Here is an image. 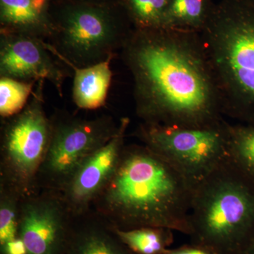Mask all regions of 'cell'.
Listing matches in <instances>:
<instances>
[{
    "instance_id": "5",
    "label": "cell",
    "mask_w": 254,
    "mask_h": 254,
    "mask_svg": "<svg viewBox=\"0 0 254 254\" xmlns=\"http://www.w3.org/2000/svg\"><path fill=\"white\" fill-rule=\"evenodd\" d=\"M44 83H36L24 109L6 119L1 133V184L21 198L35 191L51 138L52 120L44 109Z\"/></svg>"
},
{
    "instance_id": "19",
    "label": "cell",
    "mask_w": 254,
    "mask_h": 254,
    "mask_svg": "<svg viewBox=\"0 0 254 254\" xmlns=\"http://www.w3.org/2000/svg\"><path fill=\"white\" fill-rule=\"evenodd\" d=\"M204 0H170L161 28L195 26L203 21Z\"/></svg>"
},
{
    "instance_id": "18",
    "label": "cell",
    "mask_w": 254,
    "mask_h": 254,
    "mask_svg": "<svg viewBox=\"0 0 254 254\" xmlns=\"http://www.w3.org/2000/svg\"><path fill=\"white\" fill-rule=\"evenodd\" d=\"M21 197L12 189L0 187V245L18 237Z\"/></svg>"
},
{
    "instance_id": "8",
    "label": "cell",
    "mask_w": 254,
    "mask_h": 254,
    "mask_svg": "<svg viewBox=\"0 0 254 254\" xmlns=\"http://www.w3.org/2000/svg\"><path fill=\"white\" fill-rule=\"evenodd\" d=\"M52 125L49 148L37 176L35 191L41 189L60 192L80 165L111 139L119 127L107 116L55 119Z\"/></svg>"
},
{
    "instance_id": "1",
    "label": "cell",
    "mask_w": 254,
    "mask_h": 254,
    "mask_svg": "<svg viewBox=\"0 0 254 254\" xmlns=\"http://www.w3.org/2000/svg\"><path fill=\"white\" fill-rule=\"evenodd\" d=\"M121 50L133 75L137 114L144 123L203 127L221 123V104L193 47L157 28L138 29Z\"/></svg>"
},
{
    "instance_id": "14",
    "label": "cell",
    "mask_w": 254,
    "mask_h": 254,
    "mask_svg": "<svg viewBox=\"0 0 254 254\" xmlns=\"http://www.w3.org/2000/svg\"><path fill=\"white\" fill-rule=\"evenodd\" d=\"M46 48L73 71L72 98L73 103L83 110H96L104 106L111 85L110 64L115 56L91 66L79 67L66 60L48 42Z\"/></svg>"
},
{
    "instance_id": "12",
    "label": "cell",
    "mask_w": 254,
    "mask_h": 254,
    "mask_svg": "<svg viewBox=\"0 0 254 254\" xmlns=\"http://www.w3.org/2000/svg\"><path fill=\"white\" fill-rule=\"evenodd\" d=\"M85 215L73 217L63 254H136L103 219Z\"/></svg>"
},
{
    "instance_id": "13",
    "label": "cell",
    "mask_w": 254,
    "mask_h": 254,
    "mask_svg": "<svg viewBox=\"0 0 254 254\" xmlns=\"http://www.w3.org/2000/svg\"><path fill=\"white\" fill-rule=\"evenodd\" d=\"M52 0H0V33H16L50 42L55 31Z\"/></svg>"
},
{
    "instance_id": "23",
    "label": "cell",
    "mask_w": 254,
    "mask_h": 254,
    "mask_svg": "<svg viewBox=\"0 0 254 254\" xmlns=\"http://www.w3.org/2000/svg\"><path fill=\"white\" fill-rule=\"evenodd\" d=\"M243 254H254V244L248 250L246 251Z\"/></svg>"
},
{
    "instance_id": "2",
    "label": "cell",
    "mask_w": 254,
    "mask_h": 254,
    "mask_svg": "<svg viewBox=\"0 0 254 254\" xmlns=\"http://www.w3.org/2000/svg\"><path fill=\"white\" fill-rule=\"evenodd\" d=\"M193 186L145 145H125L116 171L91 207L112 227H147L190 235Z\"/></svg>"
},
{
    "instance_id": "15",
    "label": "cell",
    "mask_w": 254,
    "mask_h": 254,
    "mask_svg": "<svg viewBox=\"0 0 254 254\" xmlns=\"http://www.w3.org/2000/svg\"><path fill=\"white\" fill-rule=\"evenodd\" d=\"M114 229L123 243L136 254H164L174 242L175 231L166 227Z\"/></svg>"
},
{
    "instance_id": "4",
    "label": "cell",
    "mask_w": 254,
    "mask_h": 254,
    "mask_svg": "<svg viewBox=\"0 0 254 254\" xmlns=\"http://www.w3.org/2000/svg\"><path fill=\"white\" fill-rule=\"evenodd\" d=\"M208 44L215 71L231 95L222 111L254 125V9L241 8L220 20Z\"/></svg>"
},
{
    "instance_id": "3",
    "label": "cell",
    "mask_w": 254,
    "mask_h": 254,
    "mask_svg": "<svg viewBox=\"0 0 254 254\" xmlns=\"http://www.w3.org/2000/svg\"><path fill=\"white\" fill-rule=\"evenodd\" d=\"M190 243L219 254H243L254 244V180L228 157L193 186Z\"/></svg>"
},
{
    "instance_id": "20",
    "label": "cell",
    "mask_w": 254,
    "mask_h": 254,
    "mask_svg": "<svg viewBox=\"0 0 254 254\" xmlns=\"http://www.w3.org/2000/svg\"><path fill=\"white\" fill-rule=\"evenodd\" d=\"M139 29L161 28L170 0H127Z\"/></svg>"
},
{
    "instance_id": "21",
    "label": "cell",
    "mask_w": 254,
    "mask_h": 254,
    "mask_svg": "<svg viewBox=\"0 0 254 254\" xmlns=\"http://www.w3.org/2000/svg\"><path fill=\"white\" fill-rule=\"evenodd\" d=\"M164 254H219L206 247L190 243L177 248L168 249Z\"/></svg>"
},
{
    "instance_id": "22",
    "label": "cell",
    "mask_w": 254,
    "mask_h": 254,
    "mask_svg": "<svg viewBox=\"0 0 254 254\" xmlns=\"http://www.w3.org/2000/svg\"><path fill=\"white\" fill-rule=\"evenodd\" d=\"M0 254H27L26 246L20 237L0 245Z\"/></svg>"
},
{
    "instance_id": "10",
    "label": "cell",
    "mask_w": 254,
    "mask_h": 254,
    "mask_svg": "<svg viewBox=\"0 0 254 254\" xmlns=\"http://www.w3.org/2000/svg\"><path fill=\"white\" fill-rule=\"evenodd\" d=\"M44 41L26 35L0 33V77L48 81L62 97L64 82L70 71Z\"/></svg>"
},
{
    "instance_id": "11",
    "label": "cell",
    "mask_w": 254,
    "mask_h": 254,
    "mask_svg": "<svg viewBox=\"0 0 254 254\" xmlns=\"http://www.w3.org/2000/svg\"><path fill=\"white\" fill-rule=\"evenodd\" d=\"M129 119L122 118L118 131L80 165L58 192L73 216L86 213L116 171L124 148Z\"/></svg>"
},
{
    "instance_id": "17",
    "label": "cell",
    "mask_w": 254,
    "mask_h": 254,
    "mask_svg": "<svg viewBox=\"0 0 254 254\" xmlns=\"http://www.w3.org/2000/svg\"><path fill=\"white\" fill-rule=\"evenodd\" d=\"M36 81H23L0 77V115L8 119L24 109L30 100Z\"/></svg>"
},
{
    "instance_id": "6",
    "label": "cell",
    "mask_w": 254,
    "mask_h": 254,
    "mask_svg": "<svg viewBox=\"0 0 254 254\" xmlns=\"http://www.w3.org/2000/svg\"><path fill=\"white\" fill-rule=\"evenodd\" d=\"M227 125L203 127L143 124L137 136L194 186L229 157Z\"/></svg>"
},
{
    "instance_id": "9",
    "label": "cell",
    "mask_w": 254,
    "mask_h": 254,
    "mask_svg": "<svg viewBox=\"0 0 254 254\" xmlns=\"http://www.w3.org/2000/svg\"><path fill=\"white\" fill-rule=\"evenodd\" d=\"M21 198L18 237L27 254H63L73 215L58 192Z\"/></svg>"
},
{
    "instance_id": "7",
    "label": "cell",
    "mask_w": 254,
    "mask_h": 254,
    "mask_svg": "<svg viewBox=\"0 0 254 254\" xmlns=\"http://www.w3.org/2000/svg\"><path fill=\"white\" fill-rule=\"evenodd\" d=\"M54 25V34L48 43L79 67L115 56L128 37L109 10L97 5L68 6Z\"/></svg>"
},
{
    "instance_id": "16",
    "label": "cell",
    "mask_w": 254,
    "mask_h": 254,
    "mask_svg": "<svg viewBox=\"0 0 254 254\" xmlns=\"http://www.w3.org/2000/svg\"><path fill=\"white\" fill-rule=\"evenodd\" d=\"M227 135L229 157L254 180V125H227Z\"/></svg>"
}]
</instances>
